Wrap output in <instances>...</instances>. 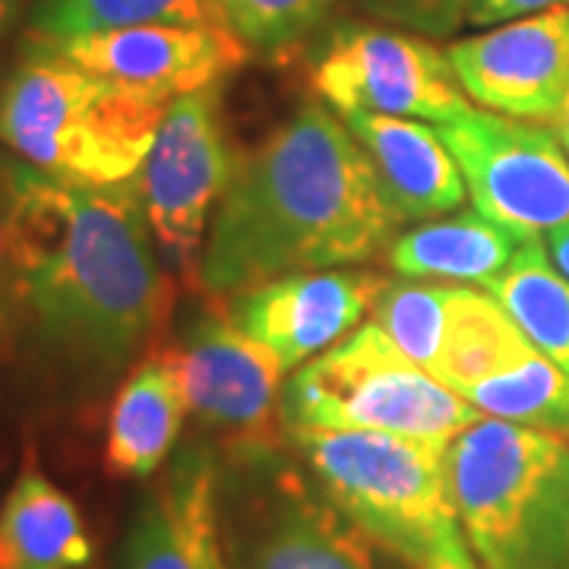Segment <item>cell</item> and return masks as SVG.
<instances>
[{"mask_svg":"<svg viewBox=\"0 0 569 569\" xmlns=\"http://www.w3.org/2000/svg\"><path fill=\"white\" fill-rule=\"evenodd\" d=\"M22 0H0V32H7L13 20L20 17Z\"/></svg>","mask_w":569,"mask_h":569,"instance_id":"30","label":"cell"},{"mask_svg":"<svg viewBox=\"0 0 569 569\" xmlns=\"http://www.w3.org/2000/svg\"><path fill=\"white\" fill-rule=\"evenodd\" d=\"M164 108L32 44L0 86V142L54 181L118 187L140 174Z\"/></svg>","mask_w":569,"mask_h":569,"instance_id":"3","label":"cell"},{"mask_svg":"<svg viewBox=\"0 0 569 569\" xmlns=\"http://www.w3.org/2000/svg\"><path fill=\"white\" fill-rule=\"evenodd\" d=\"M468 3L471 0H377L383 13L411 22L425 32H452L466 20Z\"/></svg>","mask_w":569,"mask_h":569,"instance_id":"25","label":"cell"},{"mask_svg":"<svg viewBox=\"0 0 569 569\" xmlns=\"http://www.w3.org/2000/svg\"><path fill=\"white\" fill-rule=\"evenodd\" d=\"M418 569H485L478 560H475V553H466V557H443V560H430L425 567Z\"/></svg>","mask_w":569,"mask_h":569,"instance_id":"28","label":"cell"},{"mask_svg":"<svg viewBox=\"0 0 569 569\" xmlns=\"http://www.w3.org/2000/svg\"><path fill=\"white\" fill-rule=\"evenodd\" d=\"M238 171L222 121V86L178 96L133 178L156 247L174 269L197 279L209 224Z\"/></svg>","mask_w":569,"mask_h":569,"instance_id":"8","label":"cell"},{"mask_svg":"<svg viewBox=\"0 0 569 569\" xmlns=\"http://www.w3.org/2000/svg\"><path fill=\"white\" fill-rule=\"evenodd\" d=\"M399 222L346 121L323 104H301L238 162L197 282L212 295H241L291 272L370 263Z\"/></svg>","mask_w":569,"mask_h":569,"instance_id":"2","label":"cell"},{"mask_svg":"<svg viewBox=\"0 0 569 569\" xmlns=\"http://www.w3.org/2000/svg\"><path fill=\"white\" fill-rule=\"evenodd\" d=\"M475 209L522 244L569 224V156L553 130L468 108L440 123Z\"/></svg>","mask_w":569,"mask_h":569,"instance_id":"9","label":"cell"},{"mask_svg":"<svg viewBox=\"0 0 569 569\" xmlns=\"http://www.w3.org/2000/svg\"><path fill=\"white\" fill-rule=\"evenodd\" d=\"M291 440L326 497L402 563L471 553L449 488V440L373 430H291Z\"/></svg>","mask_w":569,"mask_h":569,"instance_id":"5","label":"cell"},{"mask_svg":"<svg viewBox=\"0 0 569 569\" xmlns=\"http://www.w3.org/2000/svg\"><path fill=\"white\" fill-rule=\"evenodd\" d=\"M560 0H471L468 3V22L478 26H493V22H512L522 17H535L545 13L550 7H557Z\"/></svg>","mask_w":569,"mask_h":569,"instance_id":"26","label":"cell"},{"mask_svg":"<svg viewBox=\"0 0 569 569\" xmlns=\"http://www.w3.org/2000/svg\"><path fill=\"white\" fill-rule=\"evenodd\" d=\"M228 569H411L367 538L282 449L234 456L219 481Z\"/></svg>","mask_w":569,"mask_h":569,"instance_id":"7","label":"cell"},{"mask_svg":"<svg viewBox=\"0 0 569 569\" xmlns=\"http://www.w3.org/2000/svg\"><path fill=\"white\" fill-rule=\"evenodd\" d=\"M178 22V26H224L212 0H36L32 41L51 44L89 32Z\"/></svg>","mask_w":569,"mask_h":569,"instance_id":"22","label":"cell"},{"mask_svg":"<svg viewBox=\"0 0 569 569\" xmlns=\"http://www.w3.org/2000/svg\"><path fill=\"white\" fill-rule=\"evenodd\" d=\"M437 380L488 418L569 440V377L485 288L471 291Z\"/></svg>","mask_w":569,"mask_h":569,"instance_id":"11","label":"cell"},{"mask_svg":"<svg viewBox=\"0 0 569 569\" xmlns=\"http://www.w3.org/2000/svg\"><path fill=\"white\" fill-rule=\"evenodd\" d=\"M522 241L488 222L478 209L402 231L387 247V263L402 279L471 282L488 288L519 253Z\"/></svg>","mask_w":569,"mask_h":569,"instance_id":"20","label":"cell"},{"mask_svg":"<svg viewBox=\"0 0 569 569\" xmlns=\"http://www.w3.org/2000/svg\"><path fill=\"white\" fill-rule=\"evenodd\" d=\"M36 48L54 51L104 80L171 102L209 86H222L228 73L244 67L250 48L228 26H178L149 22L108 32H89Z\"/></svg>","mask_w":569,"mask_h":569,"instance_id":"13","label":"cell"},{"mask_svg":"<svg viewBox=\"0 0 569 569\" xmlns=\"http://www.w3.org/2000/svg\"><path fill=\"white\" fill-rule=\"evenodd\" d=\"M13 159L0 156V361L20 346V305H17V269H13Z\"/></svg>","mask_w":569,"mask_h":569,"instance_id":"24","label":"cell"},{"mask_svg":"<svg viewBox=\"0 0 569 569\" xmlns=\"http://www.w3.org/2000/svg\"><path fill=\"white\" fill-rule=\"evenodd\" d=\"M383 288L387 279L370 269H313L253 284L224 305L247 336L298 367L358 329Z\"/></svg>","mask_w":569,"mask_h":569,"instance_id":"15","label":"cell"},{"mask_svg":"<svg viewBox=\"0 0 569 569\" xmlns=\"http://www.w3.org/2000/svg\"><path fill=\"white\" fill-rule=\"evenodd\" d=\"M548 250L553 266L569 279V224L567 228H557L553 234H548Z\"/></svg>","mask_w":569,"mask_h":569,"instance_id":"27","label":"cell"},{"mask_svg":"<svg viewBox=\"0 0 569 569\" xmlns=\"http://www.w3.org/2000/svg\"><path fill=\"white\" fill-rule=\"evenodd\" d=\"M449 488L485 569H569V443L481 418L449 440Z\"/></svg>","mask_w":569,"mask_h":569,"instance_id":"4","label":"cell"},{"mask_svg":"<svg viewBox=\"0 0 569 569\" xmlns=\"http://www.w3.org/2000/svg\"><path fill=\"white\" fill-rule=\"evenodd\" d=\"M190 415L174 348H146L108 408L104 471L118 481H146L171 459Z\"/></svg>","mask_w":569,"mask_h":569,"instance_id":"18","label":"cell"},{"mask_svg":"<svg viewBox=\"0 0 569 569\" xmlns=\"http://www.w3.org/2000/svg\"><path fill=\"white\" fill-rule=\"evenodd\" d=\"M538 351L569 377V279L541 241L522 244L512 263L485 288Z\"/></svg>","mask_w":569,"mask_h":569,"instance_id":"21","label":"cell"},{"mask_svg":"<svg viewBox=\"0 0 569 569\" xmlns=\"http://www.w3.org/2000/svg\"><path fill=\"white\" fill-rule=\"evenodd\" d=\"M471 102L519 121H553L569 96V10L512 20L447 48Z\"/></svg>","mask_w":569,"mask_h":569,"instance_id":"14","label":"cell"},{"mask_svg":"<svg viewBox=\"0 0 569 569\" xmlns=\"http://www.w3.org/2000/svg\"><path fill=\"white\" fill-rule=\"evenodd\" d=\"M174 348L190 415L234 456L282 449V377L288 367L247 336L224 301L206 305Z\"/></svg>","mask_w":569,"mask_h":569,"instance_id":"10","label":"cell"},{"mask_svg":"<svg viewBox=\"0 0 569 569\" xmlns=\"http://www.w3.org/2000/svg\"><path fill=\"white\" fill-rule=\"evenodd\" d=\"M222 466L203 447L183 449L137 507L118 569H228L219 526Z\"/></svg>","mask_w":569,"mask_h":569,"instance_id":"16","label":"cell"},{"mask_svg":"<svg viewBox=\"0 0 569 569\" xmlns=\"http://www.w3.org/2000/svg\"><path fill=\"white\" fill-rule=\"evenodd\" d=\"M310 80L339 114L367 111L449 123L471 108L447 51L418 36L373 26L339 29L313 63Z\"/></svg>","mask_w":569,"mask_h":569,"instance_id":"12","label":"cell"},{"mask_svg":"<svg viewBox=\"0 0 569 569\" xmlns=\"http://www.w3.org/2000/svg\"><path fill=\"white\" fill-rule=\"evenodd\" d=\"M351 137L361 142L367 162L402 222L430 219L466 203V178L440 140V130L389 114H342Z\"/></svg>","mask_w":569,"mask_h":569,"instance_id":"17","label":"cell"},{"mask_svg":"<svg viewBox=\"0 0 569 569\" xmlns=\"http://www.w3.org/2000/svg\"><path fill=\"white\" fill-rule=\"evenodd\" d=\"M96 557L77 500L29 449L0 503V569H86Z\"/></svg>","mask_w":569,"mask_h":569,"instance_id":"19","label":"cell"},{"mask_svg":"<svg viewBox=\"0 0 569 569\" xmlns=\"http://www.w3.org/2000/svg\"><path fill=\"white\" fill-rule=\"evenodd\" d=\"M20 346L58 377L99 387L162 332L174 288L137 183L80 187L13 159Z\"/></svg>","mask_w":569,"mask_h":569,"instance_id":"1","label":"cell"},{"mask_svg":"<svg viewBox=\"0 0 569 569\" xmlns=\"http://www.w3.org/2000/svg\"><path fill=\"white\" fill-rule=\"evenodd\" d=\"M291 430H373L452 440L485 415L411 361L377 323L351 329L282 389Z\"/></svg>","mask_w":569,"mask_h":569,"instance_id":"6","label":"cell"},{"mask_svg":"<svg viewBox=\"0 0 569 569\" xmlns=\"http://www.w3.org/2000/svg\"><path fill=\"white\" fill-rule=\"evenodd\" d=\"M553 133H557V140L563 142V149H567L569 156V96L567 102H563V108H560V114L553 118Z\"/></svg>","mask_w":569,"mask_h":569,"instance_id":"29","label":"cell"},{"mask_svg":"<svg viewBox=\"0 0 569 569\" xmlns=\"http://www.w3.org/2000/svg\"><path fill=\"white\" fill-rule=\"evenodd\" d=\"M212 7L247 48L279 51L323 20L329 0H212Z\"/></svg>","mask_w":569,"mask_h":569,"instance_id":"23","label":"cell"}]
</instances>
